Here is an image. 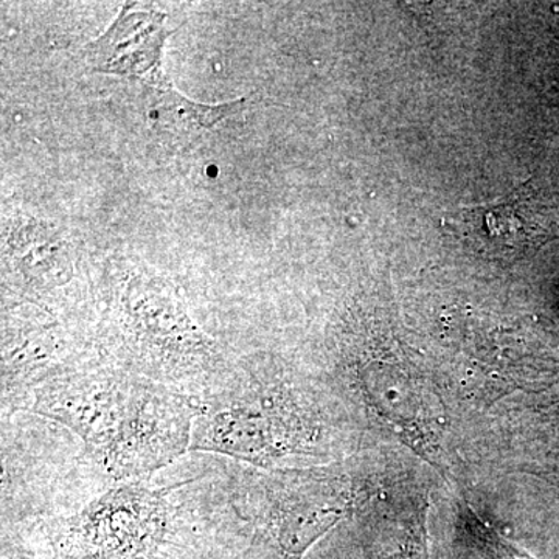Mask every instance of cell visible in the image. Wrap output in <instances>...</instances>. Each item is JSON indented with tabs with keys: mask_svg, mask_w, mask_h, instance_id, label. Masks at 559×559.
Instances as JSON below:
<instances>
[{
	"mask_svg": "<svg viewBox=\"0 0 559 559\" xmlns=\"http://www.w3.org/2000/svg\"><path fill=\"white\" fill-rule=\"evenodd\" d=\"M139 381L110 362L79 364L33 390L22 412L60 423L92 459L116 436Z\"/></svg>",
	"mask_w": 559,
	"mask_h": 559,
	"instance_id": "5",
	"label": "cell"
},
{
	"mask_svg": "<svg viewBox=\"0 0 559 559\" xmlns=\"http://www.w3.org/2000/svg\"><path fill=\"white\" fill-rule=\"evenodd\" d=\"M117 307L121 344L110 364L121 370L201 399L230 369L170 290L130 283Z\"/></svg>",
	"mask_w": 559,
	"mask_h": 559,
	"instance_id": "1",
	"label": "cell"
},
{
	"mask_svg": "<svg viewBox=\"0 0 559 559\" xmlns=\"http://www.w3.org/2000/svg\"><path fill=\"white\" fill-rule=\"evenodd\" d=\"M180 487L116 484L60 525L64 559H146L170 538L193 506Z\"/></svg>",
	"mask_w": 559,
	"mask_h": 559,
	"instance_id": "3",
	"label": "cell"
},
{
	"mask_svg": "<svg viewBox=\"0 0 559 559\" xmlns=\"http://www.w3.org/2000/svg\"><path fill=\"white\" fill-rule=\"evenodd\" d=\"M164 14H121L102 38L86 47L87 61L95 70L117 75L134 76L153 84L164 83L160 51L168 33Z\"/></svg>",
	"mask_w": 559,
	"mask_h": 559,
	"instance_id": "7",
	"label": "cell"
},
{
	"mask_svg": "<svg viewBox=\"0 0 559 559\" xmlns=\"http://www.w3.org/2000/svg\"><path fill=\"white\" fill-rule=\"evenodd\" d=\"M301 441L304 423L286 389L252 367L231 366L200 399L190 451L267 468Z\"/></svg>",
	"mask_w": 559,
	"mask_h": 559,
	"instance_id": "2",
	"label": "cell"
},
{
	"mask_svg": "<svg viewBox=\"0 0 559 559\" xmlns=\"http://www.w3.org/2000/svg\"><path fill=\"white\" fill-rule=\"evenodd\" d=\"M200 399L140 378L127 417L108 447L92 457L114 485L143 480L191 450Z\"/></svg>",
	"mask_w": 559,
	"mask_h": 559,
	"instance_id": "4",
	"label": "cell"
},
{
	"mask_svg": "<svg viewBox=\"0 0 559 559\" xmlns=\"http://www.w3.org/2000/svg\"><path fill=\"white\" fill-rule=\"evenodd\" d=\"M156 90L159 98H157L156 110L151 112V120H164L176 130L200 131L204 128L207 130L231 114L238 112L245 105V100L216 106L200 105L179 95L167 80L156 86Z\"/></svg>",
	"mask_w": 559,
	"mask_h": 559,
	"instance_id": "8",
	"label": "cell"
},
{
	"mask_svg": "<svg viewBox=\"0 0 559 559\" xmlns=\"http://www.w3.org/2000/svg\"><path fill=\"white\" fill-rule=\"evenodd\" d=\"M443 224L460 241L491 259L520 255L551 238L549 223L528 183L498 201L452 210Z\"/></svg>",
	"mask_w": 559,
	"mask_h": 559,
	"instance_id": "6",
	"label": "cell"
}]
</instances>
